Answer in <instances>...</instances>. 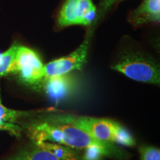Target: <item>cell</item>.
I'll list each match as a JSON object with an SVG mask.
<instances>
[{
	"instance_id": "obj_1",
	"label": "cell",
	"mask_w": 160,
	"mask_h": 160,
	"mask_svg": "<svg viewBox=\"0 0 160 160\" xmlns=\"http://www.w3.org/2000/svg\"><path fill=\"white\" fill-rule=\"evenodd\" d=\"M28 134L32 142L60 144L84 152L91 160H102L105 157L125 160L128 157V153L115 144L100 141L77 126L53 117L32 123L28 128Z\"/></svg>"
},
{
	"instance_id": "obj_2",
	"label": "cell",
	"mask_w": 160,
	"mask_h": 160,
	"mask_svg": "<svg viewBox=\"0 0 160 160\" xmlns=\"http://www.w3.org/2000/svg\"><path fill=\"white\" fill-rule=\"evenodd\" d=\"M52 117L77 126L100 141L127 147H133L137 144L131 132L114 120L73 115H57Z\"/></svg>"
},
{
	"instance_id": "obj_3",
	"label": "cell",
	"mask_w": 160,
	"mask_h": 160,
	"mask_svg": "<svg viewBox=\"0 0 160 160\" xmlns=\"http://www.w3.org/2000/svg\"><path fill=\"white\" fill-rule=\"evenodd\" d=\"M111 68L140 82L155 85L160 84L159 65L150 56L141 52H122L113 62Z\"/></svg>"
},
{
	"instance_id": "obj_4",
	"label": "cell",
	"mask_w": 160,
	"mask_h": 160,
	"mask_svg": "<svg viewBox=\"0 0 160 160\" xmlns=\"http://www.w3.org/2000/svg\"><path fill=\"white\" fill-rule=\"evenodd\" d=\"M13 75L20 83L39 91L45 74V65L37 52L29 48L18 45Z\"/></svg>"
},
{
	"instance_id": "obj_5",
	"label": "cell",
	"mask_w": 160,
	"mask_h": 160,
	"mask_svg": "<svg viewBox=\"0 0 160 160\" xmlns=\"http://www.w3.org/2000/svg\"><path fill=\"white\" fill-rule=\"evenodd\" d=\"M91 37L92 31H90L77 50L66 57L53 60L45 65V77L71 73L82 68L87 59Z\"/></svg>"
},
{
	"instance_id": "obj_6",
	"label": "cell",
	"mask_w": 160,
	"mask_h": 160,
	"mask_svg": "<svg viewBox=\"0 0 160 160\" xmlns=\"http://www.w3.org/2000/svg\"><path fill=\"white\" fill-rule=\"evenodd\" d=\"M77 81L71 73L52 77H45L40 86L39 91H43L50 99L59 102L65 99L76 91Z\"/></svg>"
},
{
	"instance_id": "obj_7",
	"label": "cell",
	"mask_w": 160,
	"mask_h": 160,
	"mask_svg": "<svg viewBox=\"0 0 160 160\" xmlns=\"http://www.w3.org/2000/svg\"><path fill=\"white\" fill-rule=\"evenodd\" d=\"M160 18V0H145L132 13L133 25H140L148 22H157Z\"/></svg>"
},
{
	"instance_id": "obj_8",
	"label": "cell",
	"mask_w": 160,
	"mask_h": 160,
	"mask_svg": "<svg viewBox=\"0 0 160 160\" xmlns=\"http://www.w3.org/2000/svg\"><path fill=\"white\" fill-rule=\"evenodd\" d=\"M8 160H62L45 148L32 142L29 147L21 150Z\"/></svg>"
},
{
	"instance_id": "obj_9",
	"label": "cell",
	"mask_w": 160,
	"mask_h": 160,
	"mask_svg": "<svg viewBox=\"0 0 160 160\" xmlns=\"http://www.w3.org/2000/svg\"><path fill=\"white\" fill-rule=\"evenodd\" d=\"M79 0H66L58 17V24L61 27L79 25Z\"/></svg>"
},
{
	"instance_id": "obj_10",
	"label": "cell",
	"mask_w": 160,
	"mask_h": 160,
	"mask_svg": "<svg viewBox=\"0 0 160 160\" xmlns=\"http://www.w3.org/2000/svg\"><path fill=\"white\" fill-rule=\"evenodd\" d=\"M44 111H17L8 108L2 104L0 95V123H14L23 118L32 117V116L41 113Z\"/></svg>"
},
{
	"instance_id": "obj_11",
	"label": "cell",
	"mask_w": 160,
	"mask_h": 160,
	"mask_svg": "<svg viewBox=\"0 0 160 160\" xmlns=\"http://www.w3.org/2000/svg\"><path fill=\"white\" fill-rule=\"evenodd\" d=\"M18 45L13 44L7 51L0 53V78L13 74Z\"/></svg>"
},
{
	"instance_id": "obj_12",
	"label": "cell",
	"mask_w": 160,
	"mask_h": 160,
	"mask_svg": "<svg viewBox=\"0 0 160 160\" xmlns=\"http://www.w3.org/2000/svg\"><path fill=\"white\" fill-rule=\"evenodd\" d=\"M139 160H160V151L150 145H142L139 148Z\"/></svg>"
},
{
	"instance_id": "obj_13",
	"label": "cell",
	"mask_w": 160,
	"mask_h": 160,
	"mask_svg": "<svg viewBox=\"0 0 160 160\" xmlns=\"http://www.w3.org/2000/svg\"><path fill=\"white\" fill-rule=\"evenodd\" d=\"M0 131H5L9 132L12 135L19 137L22 131L19 125L14 123H0Z\"/></svg>"
},
{
	"instance_id": "obj_14",
	"label": "cell",
	"mask_w": 160,
	"mask_h": 160,
	"mask_svg": "<svg viewBox=\"0 0 160 160\" xmlns=\"http://www.w3.org/2000/svg\"><path fill=\"white\" fill-rule=\"evenodd\" d=\"M96 15H97V8L94 5L91 7L89 10H88L80 20V25L88 26L93 22V20L95 19Z\"/></svg>"
},
{
	"instance_id": "obj_15",
	"label": "cell",
	"mask_w": 160,
	"mask_h": 160,
	"mask_svg": "<svg viewBox=\"0 0 160 160\" xmlns=\"http://www.w3.org/2000/svg\"><path fill=\"white\" fill-rule=\"evenodd\" d=\"M118 1H122V0H106L105 2V7H110V6L117 2Z\"/></svg>"
}]
</instances>
